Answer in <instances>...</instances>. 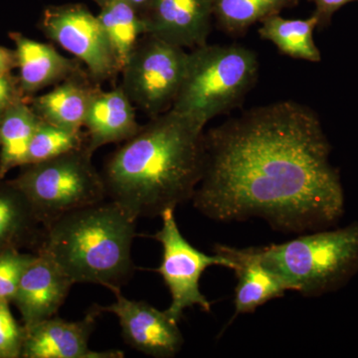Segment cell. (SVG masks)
<instances>
[{"instance_id": "1", "label": "cell", "mask_w": 358, "mask_h": 358, "mask_svg": "<svg viewBox=\"0 0 358 358\" xmlns=\"http://www.w3.org/2000/svg\"><path fill=\"white\" fill-rule=\"evenodd\" d=\"M319 115L293 101L255 108L204 134L195 208L220 222L259 218L282 232L327 229L345 213Z\"/></svg>"}, {"instance_id": "2", "label": "cell", "mask_w": 358, "mask_h": 358, "mask_svg": "<svg viewBox=\"0 0 358 358\" xmlns=\"http://www.w3.org/2000/svg\"><path fill=\"white\" fill-rule=\"evenodd\" d=\"M204 127L173 110L141 127L106 164L110 200L136 219L192 200L203 173Z\"/></svg>"}, {"instance_id": "3", "label": "cell", "mask_w": 358, "mask_h": 358, "mask_svg": "<svg viewBox=\"0 0 358 358\" xmlns=\"http://www.w3.org/2000/svg\"><path fill=\"white\" fill-rule=\"evenodd\" d=\"M138 219L114 201L68 212L45 226L42 251L74 284L120 291L134 268L131 247Z\"/></svg>"}, {"instance_id": "4", "label": "cell", "mask_w": 358, "mask_h": 358, "mask_svg": "<svg viewBox=\"0 0 358 358\" xmlns=\"http://www.w3.org/2000/svg\"><path fill=\"white\" fill-rule=\"evenodd\" d=\"M261 262L305 296L345 287L358 273V221L303 233L282 244L255 247Z\"/></svg>"}, {"instance_id": "5", "label": "cell", "mask_w": 358, "mask_h": 358, "mask_svg": "<svg viewBox=\"0 0 358 358\" xmlns=\"http://www.w3.org/2000/svg\"><path fill=\"white\" fill-rule=\"evenodd\" d=\"M256 53L241 45H208L188 53L182 86L171 110L207 122L239 105L256 83Z\"/></svg>"}, {"instance_id": "6", "label": "cell", "mask_w": 358, "mask_h": 358, "mask_svg": "<svg viewBox=\"0 0 358 358\" xmlns=\"http://www.w3.org/2000/svg\"><path fill=\"white\" fill-rule=\"evenodd\" d=\"M87 145L53 159L27 164L10 182L28 200L43 226L76 209L103 201L102 173Z\"/></svg>"}, {"instance_id": "7", "label": "cell", "mask_w": 358, "mask_h": 358, "mask_svg": "<svg viewBox=\"0 0 358 358\" xmlns=\"http://www.w3.org/2000/svg\"><path fill=\"white\" fill-rule=\"evenodd\" d=\"M187 61L185 49L145 35L122 68L121 87L134 107L157 117L173 107L185 80Z\"/></svg>"}, {"instance_id": "8", "label": "cell", "mask_w": 358, "mask_h": 358, "mask_svg": "<svg viewBox=\"0 0 358 358\" xmlns=\"http://www.w3.org/2000/svg\"><path fill=\"white\" fill-rule=\"evenodd\" d=\"M160 217L162 227L154 238L162 246V263L157 272L171 296L166 315L178 322L185 310L195 306L204 312H210V303L200 291L201 275L212 266L231 268L232 263L219 254L207 255L194 248L179 231L174 209H167Z\"/></svg>"}, {"instance_id": "9", "label": "cell", "mask_w": 358, "mask_h": 358, "mask_svg": "<svg viewBox=\"0 0 358 358\" xmlns=\"http://www.w3.org/2000/svg\"><path fill=\"white\" fill-rule=\"evenodd\" d=\"M40 28L49 39L81 61L94 81H107L121 74L102 23L86 6L68 3L47 7Z\"/></svg>"}, {"instance_id": "10", "label": "cell", "mask_w": 358, "mask_h": 358, "mask_svg": "<svg viewBox=\"0 0 358 358\" xmlns=\"http://www.w3.org/2000/svg\"><path fill=\"white\" fill-rule=\"evenodd\" d=\"M114 294L112 305L95 308L117 317L127 345L148 357L171 358L178 355L185 343L178 322L147 301L129 300L120 291Z\"/></svg>"}, {"instance_id": "11", "label": "cell", "mask_w": 358, "mask_h": 358, "mask_svg": "<svg viewBox=\"0 0 358 358\" xmlns=\"http://www.w3.org/2000/svg\"><path fill=\"white\" fill-rule=\"evenodd\" d=\"M145 35L181 48L207 44L213 0H152L141 13Z\"/></svg>"}, {"instance_id": "12", "label": "cell", "mask_w": 358, "mask_h": 358, "mask_svg": "<svg viewBox=\"0 0 358 358\" xmlns=\"http://www.w3.org/2000/svg\"><path fill=\"white\" fill-rule=\"evenodd\" d=\"M101 313L95 307L77 322L54 317L25 327L21 357L26 358H122L121 350L96 352L89 341Z\"/></svg>"}, {"instance_id": "13", "label": "cell", "mask_w": 358, "mask_h": 358, "mask_svg": "<svg viewBox=\"0 0 358 358\" xmlns=\"http://www.w3.org/2000/svg\"><path fill=\"white\" fill-rule=\"evenodd\" d=\"M73 285L58 264L46 252L39 250L21 275L13 300L24 327L57 315Z\"/></svg>"}, {"instance_id": "14", "label": "cell", "mask_w": 358, "mask_h": 358, "mask_svg": "<svg viewBox=\"0 0 358 358\" xmlns=\"http://www.w3.org/2000/svg\"><path fill=\"white\" fill-rule=\"evenodd\" d=\"M214 251L232 263L231 270L236 274L235 317L254 313L268 301L282 298L291 291L282 278L263 265L255 247L240 249L218 244Z\"/></svg>"}, {"instance_id": "15", "label": "cell", "mask_w": 358, "mask_h": 358, "mask_svg": "<svg viewBox=\"0 0 358 358\" xmlns=\"http://www.w3.org/2000/svg\"><path fill=\"white\" fill-rule=\"evenodd\" d=\"M87 148L91 152L109 143L128 141L140 131L136 107L122 87L103 92L96 89L85 119Z\"/></svg>"}, {"instance_id": "16", "label": "cell", "mask_w": 358, "mask_h": 358, "mask_svg": "<svg viewBox=\"0 0 358 358\" xmlns=\"http://www.w3.org/2000/svg\"><path fill=\"white\" fill-rule=\"evenodd\" d=\"M9 37L15 44L18 82L24 96L61 83L80 72L76 61L61 55L51 45L28 38L20 32H10Z\"/></svg>"}, {"instance_id": "17", "label": "cell", "mask_w": 358, "mask_h": 358, "mask_svg": "<svg viewBox=\"0 0 358 358\" xmlns=\"http://www.w3.org/2000/svg\"><path fill=\"white\" fill-rule=\"evenodd\" d=\"M96 88L77 73L59 83L52 91L32 101V109L42 121L71 131H81Z\"/></svg>"}, {"instance_id": "18", "label": "cell", "mask_w": 358, "mask_h": 358, "mask_svg": "<svg viewBox=\"0 0 358 358\" xmlns=\"http://www.w3.org/2000/svg\"><path fill=\"white\" fill-rule=\"evenodd\" d=\"M41 119L20 99L7 107L0 129V179L14 167L24 166L28 148Z\"/></svg>"}, {"instance_id": "19", "label": "cell", "mask_w": 358, "mask_h": 358, "mask_svg": "<svg viewBox=\"0 0 358 358\" xmlns=\"http://www.w3.org/2000/svg\"><path fill=\"white\" fill-rule=\"evenodd\" d=\"M317 28L319 20L313 14L307 20H286L277 14L263 20L258 33L285 55L317 63L322 60V54L313 39Z\"/></svg>"}, {"instance_id": "20", "label": "cell", "mask_w": 358, "mask_h": 358, "mask_svg": "<svg viewBox=\"0 0 358 358\" xmlns=\"http://www.w3.org/2000/svg\"><path fill=\"white\" fill-rule=\"evenodd\" d=\"M98 17L112 44L122 72L141 35L145 36L141 13L128 0H107L101 6Z\"/></svg>"}, {"instance_id": "21", "label": "cell", "mask_w": 358, "mask_h": 358, "mask_svg": "<svg viewBox=\"0 0 358 358\" xmlns=\"http://www.w3.org/2000/svg\"><path fill=\"white\" fill-rule=\"evenodd\" d=\"M298 3L299 0H213V16L221 29L239 36L255 23Z\"/></svg>"}, {"instance_id": "22", "label": "cell", "mask_w": 358, "mask_h": 358, "mask_svg": "<svg viewBox=\"0 0 358 358\" xmlns=\"http://www.w3.org/2000/svg\"><path fill=\"white\" fill-rule=\"evenodd\" d=\"M35 223L41 222L24 195L10 181L0 185V252L16 249Z\"/></svg>"}, {"instance_id": "23", "label": "cell", "mask_w": 358, "mask_h": 358, "mask_svg": "<svg viewBox=\"0 0 358 358\" xmlns=\"http://www.w3.org/2000/svg\"><path fill=\"white\" fill-rule=\"evenodd\" d=\"M83 141L81 131H71L41 120L28 148L25 166L53 159L81 148L84 147Z\"/></svg>"}, {"instance_id": "24", "label": "cell", "mask_w": 358, "mask_h": 358, "mask_svg": "<svg viewBox=\"0 0 358 358\" xmlns=\"http://www.w3.org/2000/svg\"><path fill=\"white\" fill-rule=\"evenodd\" d=\"M34 258L35 255L16 249L0 252V301L13 300L21 275Z\"/></svg>"}, {"instance_id": "25", "label": "cell", "mask_w": 358, "mask_h": 358, "mask_svg": "<svg viewBox=\"0 0 358 358\" xmlns=\"http://www.w3.org/2000/svg\"><path fill=\"white\" fill-rule=\"evenodd\" d=\"M9 301H0V358H16L22 355L25 327L14 319Z\"/></svg>"}, {"instance_id": "26", "label": "cell", "mask_w": 358, "mask_h": 358, "mask_svg": "<svg viewBox=\"0 0 358 358\" xmlns=\"http://www.w3.org/2000/svg\"><path fill=\"white\" fill-rule=\"evenodd\" d=\"M315 6L313 15L319 20L320 29L329 27L334 14L346 4L358 2V0H308Z\"/></svg>"}, {"instance_id": "27", "label": "cell", "mask_w": 358, "mask_h": 358, "mask_svg": "<svg viewBox=\"0 0 358 358\" xmlns=\"http://www.w3.org/2000/svg\"><path fill=\"white\" fill-rule=\"evenodd\" d=\"M20 99L24 96L21 93L18 78L11 74L0 77V110H6Z\"/></svg>"}, {"instance_id": "28", "label": "cell", "mask_w": 358, "mask_h": 358, "mask_svg": "<svg viewBox=\"0 0 358 358\" xmlns=\"http://www.w3.org/2000/svg\"><path fill=\"white\" fill-rule=\"evenodd\" d=\"M14 68H17L15 51L0 46V77L11 74Z\"/></svg>"}, {"instance_id": "29", "label": "cell", "mask_w": 358, "mask_h": 358, "mask_svg": "<svg viewBox=\"0 0 358 358\" xmlns=\"http://www.w3.org/2000/svg\"><path fill=\"white\" fill-rule=\"evenodd\" d=\"M128 1L129 3L133 4V6L138 9V13H141L152 0H128Z\"/></svg>"}, {"instance_id": "30", "label": "cell", "mask_w": 358, "mask_h": 358, "mask_svg": "<svg viewBox=\"0 0 358 358\" xmlns=\"http://www.w3.org/2000/svg\"><path fill=\"white\" fill-rule=\"evenodd\" d=\"M93 1L96 2V3L101 7L103 3H105L106 1H107V0H93Z\"/></svg>"}, {"instance_id": "31", "label": "cell", "mask_w": 358, "mask_h": 358, "mask_svg": "<svg viewBox=\"0 0 358 358\" xmlns=\"http://www.w3.org/2000/svg\"><path fill=\"white\" fill-rule=\"evenodd\" d=\"M6 110H0V129H1L2 117H3V113Z\"/></svg>"}]
</instances>
